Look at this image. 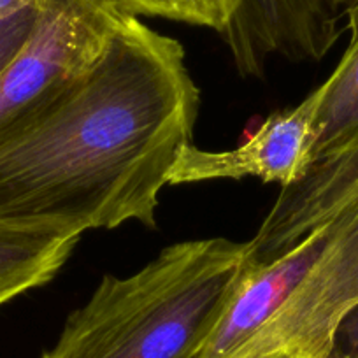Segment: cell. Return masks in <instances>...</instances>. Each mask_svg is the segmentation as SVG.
<instances>
[{"instance_id": "6da1fadb", "label": "cell", "mask_w": 358, "mask_h": 358, "mask_svg": "<svg viewBox=\"0 0 358 358\" xmlns=\"http://www.w3.org/2000/svg\"><path fill=\"white\" fill-rule=\"evenodd\" d=\"M199 104L181 43L129 15L94 67L0 134V227L57 239L155 227Z\"/></svg>"}, {"instance_id": "7a4b0ae2", "label": "cell", "mask_w": 358, "mask_h": 358, "mask_svg": "<svg viewBox=\"0 0 358 358\" xmlns=\"http://www.w3.org/2000/svg\"><path fill=\"white\" fill-rule=\"evenodd\" d=\"M225 237L164 248L130 276L102 278L41 358H195L218 323L246 260Z\"/></svg>"}, {"instance_id": "3957f363", "label": "cell", "mask_w": 358, "mask_h": 358, "mask_svg": "<svg viewBox=\"0 0 358 358\" xmlns=\"http://www.w3.org/2000/svg\"><path fill=\"white\" fill-rule=\"evenodd\" d=\"M127 16L111 0H43L29 41L0 74V134L94 67Z\"/></svg>"}, {"instance_id": "277c9868", "label": "cell", "mask_w": 358, "mask_h": 358, "mask_svg": "<svg viewBox=\"0 0 358 358\" xmlns=\"http://www.w3.org/2000/svg\"><path fill=\"white\" fill-rule=\"evenodd\" d=\"M358 304V202L341 215L329 246L290 297L229 358L285 351L330 358L341 320Z\"/></svg>"}, {"instance_id": "5b68a950", "label": "cell", "mask_w": 358, "mask_h": 358, "mask_svg": "<svg viewBox=\"0 0 358 358\" xmlns=\"http://www.w3.org/2000/svg\"><path fill=\"white\" fill-rule=\"evenodd\" d=\"M351 0H243L220 32L243 78H262L267 62L322 60L346 30Z\"/></svg>"}, {"instance_id": "8992f818", "label": "cell", "mask_w": 358, "mask_h": 358, "mask_svg": "<svg viewBox=\"0 0 358 358\" xmlns=\"http://www.w3.org/2000/svg\"><path fill=\"white\" fill-rule=\"evenodd\" d=\"M322 85L301 104L273 113L260 129L236 150L208 151L194 143L179 151L169 185H190L215 179L258 178L264 183H295L311 164L316 115Z\"/></svg>"}, {"instance_id": "52a82bcc", "label": "cell", "mask_w": 358, "mask_h": 358, "mask_svg": "<svg viewBox=\"0 0 358 358\" xmlns=\"http://www.w3.org/2000/svg\"><path fill=\"white\" fill-rule=\"evenodd\" d=\"M355 202H358V139L311 162L295 183L281 188L260 229L248 241L244 265L271 264Z\"/></svg>"}, {"instance_id": "ba28073f", "label": "cell", "mask_w": 358, "mask_h": 358, "mask_svg": "<svg viewBox=\"0 0 358 358\" xmlns=\"http://www.w3.org/2000/svg\"><path fill=\"white\" fill-rule=\"evenodd\" d=\"M341 215L309 232L271 264L244 265L218 323L195 358H229L246 343L290 297L322 257L339 227Z\"/></svg>"}, {"instance_id": "9c48e42d", "label": "cell", "mask_w": 358, "mask_h": 358, "mask_svg": "<svg viewBox=\"0 0 358 358\" xmlns=\"http://www.w3.org/2000/svg\"><path fill=\"white\" fill-rule=\"evenodd\" d=\"M78 241L32 236L0 227V306L50 283Z\"/></svg>"}, {"instance_id": "30bf717a", "label": "cell", "mask_w": 358, "mask_h": 358, "mask_svg": "<svg viewBox=\"0 0 358 358\" xmlns=\"http://www.w3.org/2000/svg\"><path fill=\"white\" fill-rule=\"evenodd\" d=\"M322 88L311 162L358 139V32Z\"/></svg>"}, {"instance_id": "8fae6325", "label": "cell", "mask_w": 358, "mask_h": 358, "mask_svg": "<svg viewBox=\"0 0 358 358\" xmlns=\"http://www.w3.org/2000/svg\"><path fill=\"white\" fill-rule=\"evenodd\" d=\"M132 16H155L222 32L243 0H111Z\"/></svg>"}, {"instance_id": "7c38bea8", "label": "cell", "mask_w": 358, "mask_h": 358, "mask_svg": "<svg viewBox=\"0 0 358 358\" xmlns=\"http://www.w3.org/2000/svg\"><path fill=\"white\" fill-rule=\"evenodd\" d=\"M41 8V6H39ZM39 8H29L0 18V74L13 64L36 27Z\"/></svg>"}, {"instance_id": "4fadbf2b", "label": "cell", "mask_w": 358, "mask_h": 358, "mask_svg": "<svg viewBox=\"0 0 358 358\" xmlns=\"http://www.w3.org/2000/svg\"><path fill=\"white\" fill-rule=\"evenodd\" d=\"M330 358H358V304L341 320Z\"/></svg>"}, {"instance_id": "5bb4252c", "label": "cell", "mask_w": 358, "mask_h": 358, "mask_svg": "<svg viewBox=\"0 0 358 358\" xmlns=\"http://www.w3.org/2000/svg\"><path fill=\"white\" fill-rule=\"evenodd\" d=\"M43 0H0V18L11 16L15 13L29 8H39Z\"/></svg>"}, {"instance_id": "9a60e30c", "label": "cell", "mask_w": 358, "mask_h": 358, "mask_svg": "<svg viewBox=\"0 0 358 358\" xmlns=\"http://www.w3.org/2000/svg\"><path fill=\"white\" fill-rule=\"evenodd\" d=\"M346 30H350V36L358 32V0H351L346 11Z\"/></svg>"}, {"instance_id": "2e32d148", "label": "cell", "mask_w": 358, "mask_h": 358, "mask_svg": "<svg viewBox=\"0 0 358 358\" xmlns=\"http://www.w3.org/2000/svg\"><path fill=\"white\" fill-rule=\"evenodd\" d=\"M244 358H302V357H297V355H292V353H285V351H271V353L255 355V357H244Z\"/></svg>"}]
</instances>
